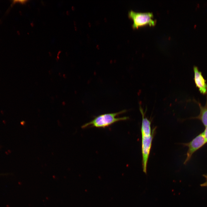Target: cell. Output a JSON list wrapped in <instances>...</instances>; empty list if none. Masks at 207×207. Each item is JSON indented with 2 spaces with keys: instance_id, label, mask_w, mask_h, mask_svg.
Here are the masks:
<instances>
[{
  "instance_id": "obj_9",
  "label": "cell",
  "mask_w": 207,
  "mask_h": 207,
  "mask_svg": "<svg viewBox=\"0 0 207 207\" xmlns=\"http://www.w3.org/2000/svg\"><path fill=\"white\" fill-rule=\"evenodd\" d=\"M200 185L202 187H207V180H206V181L204 183L201 184Z\"/></svg>"
},
{
  "instance_id": "obj_2",
  "label": "cell",
  "mask_w": 207,
  "mask_h": 207,
  "mask_svg": "<svg viewBox=\"0 0 207 207\" xmlns=\"http://www.w3.org/2000/svg\"><path fill=\"white\" fill-rule=\"evenodd\" d=\"M128 16L133 21L132 26L133 28L149 24L154 26L156 20L152 19L153 14L152 12H139L131 10L128 12Z\"/></svg>"
},
{
  "instance_id": "obj_6",
  "label": "cell",
  "mask_w": 207,
  "mask_h": 207,
  "mask_svg": "<svg viewBox=\"0 0 207 207\" xmlns=\"http://www.w3.org/2000/svg\"><path fill=\"white\" fill-rule=\"evenodd\" d=\"M139 109L142 116L141 127V135H151L152 133L151 127V122L147 118L145 117V113L140 105Z\"/></svg>"
},
{
  "instance_id": "obj_3",
  "label": "cell",
  "mask_w": 207,
  "mask_h": 207,
  "mask_svg": "<svg viewBox=\"0 0 207 207\" xmlns=\"http://www.w3.org/2000/svg\"><path fill=\"white\" fill-rule=\"evenodd\" d=\"M155 130V129H153L152 134L151 135L141 136L142 167L143 171L145 174L147 173V164L152 147Z\"/></svg>"
},
{
  "instance_id": "obj_7",
  "label": "cell",
  "mask_w": 207,
  "mask_h": 207,
  "mask_svg": "<svg viewBox=\"0 0 207 207\" xmlns=\"http://www.w3.org/2000/svg\"><path fill=\"white\" fill-rule=\"evenodd\" d=\"M195 101L199 107L200 113L198 116L193 118L199 120L205 127L207 126V96L206 104L204 106H202L200 103L197 101Z\"/></svg>"
},
{
  "instance_id": "obj_1",
  "label": "cell",
  "mask_w": 207,
  "mask_h": 207,
  "mask_svg": "<svg viewBox=\"0 0 207 207\" xmlns=\"http://www.w3.org/2000/svg\"><path fill=\"white\" fill-rule=\"evenodd\" d=\"M126 112V110H124L116 112L100 115L90 122L83 125L82 128L83 129L89 127L105 128L118 122L126 120L129 118L128 117H117L119 115Z\"/></svg>"
},
{
  "instance_id": "obj_8",
  "label": "cell",
  "mask_w": 207,
  "mask_h": 207,
  "mask_svg": "<svg viewBox=\"0 0 207 207\" xmlns=\"http://www.w3.org/2000/svg\"><path fill=\"white\" fill-rule=\"evenodd\" d=\"M205 127V129L203 133L205 139L207 142V126Z\"/></svg>"
},
{
  "instance_id": "obj_4",
  "label": "cell",
  "mask_w": 207,
  "mask_h": 207,
  "mask_svg": "<svg viewBox=\"0 0 207 207\" xmlns=\"http://www.w3.org/2000/svg\"><path fill=\"white\" fill-rule=\"evenodd\" d=\"M207 143L203 133L200 134L189 142L183 143L187 146L188 149L187 153V157L184 164H185L190 160L193 154L197 150Z\"/></svg>"
},
{
  "instance_id": "obj_10",
  "label": "cell",
  "mask_w": 207,
  "mask_h": 207,
  "mask_svg": "<svg viewBox=\"0 0 207 207\" xmlns=\"http://www.w3.org/2000/svg\"><path fill=\"white\" fill-rule=\"evenodd\" d=\"M204 176L206 179V180H207V175H204Z\"/></svg>"
},
{
  "instance_id": "obj_5",
  "label": "cell",
  "mask_w": 207,
  "mask_h": 207,
  "mask_svg": "<svg viewBox=\"0 0 207 207\" xmlns=\"http://www.w3.org/2000/svg\"><path fill=\"white\" fill-rule=\"evenodd\" d=\"M194 72V80L196 86L200 93L203 94H207V84L202 72L195 66L193 67Z\"/></svg>"
}]
</instances>
